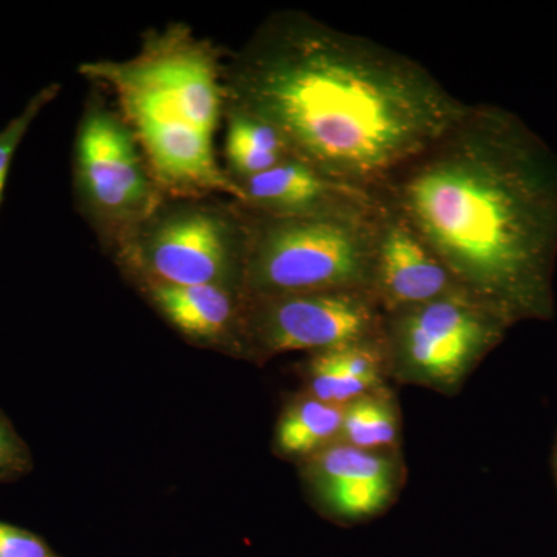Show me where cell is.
Listing matches in <instances>:
<instances>
[{
  "instance_id": "4fadbf2b",
  "label": "cell",
  "mask_w": 557,
  "mask_h": 557,
  "mask_svg": "<svg viewBox=\"0 0 557 557\" xmlns=\"http://www.w3.org/2000/svg\"><path fill=\"white\" fill-rule=\"evenodd\" d=\"M347 406V405H346ZM346 406L304 395L282 412L274 445L285 457L307 458L341 438Z\"/></svg>"
},
{
  "instance_id": "e0dca14e",
  "label": "cell",
  "mask_w": 557,
  "mask_h": 557,
  "mask_svg": "<svg viewBox=\"0 0 557 557\" xmlns=\"http://www.w3.org/2000/svg\"><path fill=\"white\" fill-rule=\"evenodd\" d=\"M60 94L61 84L51 83L49 86L42 87L33 95L20 115L14 116L3 129H0V205H2L3 190H5L11 163H13L21 143L24 141L25 135H27L35 120L38 119L39 113L51 101L57 100Z\"/></svg>"
},
{
  "instance_id": "5bb4252c",
  "label": "cell",
  "mask_w": 557,
  "mask_h": 557,
  "mask_svg": "<svg viewBox=\"0 0 557 557\" xmlns=\"http://www.w3.org/2000/svg\"><path fill=\"white\" fill-rule=\"evenodd\" d=\"M225 171L234 183L273 170L288 160L276 132L236 112H225Z\"/></svg>"
},
{
  "instance_id": "30bf717a",
  "label": "cell",
  "mask_w": 557,
  "mask_h": 557,
  "mask_svg": "<svg viewBox=\"0 0 557 557\" xmlns=\"http://www.w3.org/2000/svg\"><path fill=\"white\" fill-rule=\"evenodd\" d=\"M307 479L333 516L372 518L386 508L397 486V465L383 450L333 443L306 458Z\"/></svg>"
},
{
  "instance_id": "277c9868",
  "label": "cell",
  "mask_w": 557,
  "mask_h": 557,
  "mask_svg": "<svg viewBox=\"0 0 557 557\" xmlns=\"http://www.w3.org/2000/svg\"><path fill=\"white\" fill-rule=\"evenodd\" d=\"M247 211L245 296L373 293L381 222L376 197L313 214Z\"/></svg>"
},
{
  "instance_id": "5b68a950",
  "label": "cell",
  "mask_w": 557,
  "mask_h": 557,
  "mask_svg": "<svg viewBox=\"0 0 557 557\" xmlns=\"http://www.w3.org/2000/svg\"><path fill=\"white\" fill-rule=\"evenodd\" d=\"M247 248L248 211L239 201L166 197L112 255L138 287L220 285L242 289Z\"/></svg>"
},
{
  "instance_id": "8992f818",
  "label": "cell",
  "mask_w": 557,
  "mask_h": 557,
  "mask_svg": "<svg viewBox=\"0 0 557 557\" xmlns=\"http://www.w3.org/2000/svg\"><path fill=\"white\" fill-rule=\"evenodd\" d=\"M73 146V189L81 214L115 251L166 199L119 109L91 91Z\"/></svg>"
},
{
  "instance_id": "3957f363",
  "label": "cell",
  "mask_w": 557,
  "mask_h": 557,
  "mask_svg": "<svg viewBox=\"0 0 557 557\" xmlns=\"http://www.w3.org/2000/svg\"><path fill=\"white\" fill-rule=\"evenodd\" d=\"M223 50L185 22L143 36L123 61H89L78 72L115 97L116 109L166 197H228L244 203L239 186L215 152L225 121Z\"/></svg>"
},
{
  "instance_id": "ac0fdd59",
  "label": "cell",
  "mask_w": 557,
  "mask_h": 557,
  "mask_svg": "<svg viewBox=\"0 0 557 557\" xmlns=\"http://www.w3.org/2000/svg\"><path fill=\"white\" fill-rule=\"evenodd\" d=\"M32 467L30 449L0 410V482L24 478Z\"/></svg>"
},
{
  "instance_id": "52a82bcc",
  "label": "cell",
  "mask_w": 557,
  "mask_h": 557,
  "mask_svg": "<svg viewBox=\"0 0 557 557\" xmlns=\"http://www.w3.org/2000/svg\"><path fill=\"white\" fill-rule=\"evenodd\" d=\"M511 327L504 314L463 289H454L384 314L387 370L410 383L456 391Z\"/></svg>"
},
{
  "instance_id": "8fae6325",
  "label": "cell",
  "mask_w": 557,
  "mask_h": 557,
  "mask_svg": "<svg viewBox=\"0 0 557 557\" xmlns=\"http://www.w3.org/2000/svg\"><path fill=\"white\" fill-rule=\"evenodd\" d=\"M185 338L203 346L244 350L245 296L220 285L149 284L138 287Z\"/></svg>"
},
{
  "instance_id": "9a60e30c",
  "label": "cell",
  "mask_w": 557,
  "mask_h": 557,
  "mask_svg": "<svg viewBox=\"0 0 557 557\" xmlns=\"http://www.w3.org/2000/svg\"><path fill=\"white\" fill-rule=\"evenodd\" d=\"M397 410L384 391L348 403L339 442L366 450H384L397 442Z\"/></svg>"
},
{
  "instance_id": "7c38bea8",
  "label": "cell",
  "mask_w": 557,
  "mask_h": 557,
  "mask_svg": "<svg viewBox=\"0 0 557 557\" xmlns=\"http://www.w3.org/2000/svg\"><path fill=\"white\" fill-rule=\"evenodd\" d=\"M244 207L263 214H313L372 199V194L333 182L293 159L273 170L237 182Z\"/></svg>"
},
{
  "instance_id": "6da1fadb",
  "label": "cell",
  "mask_w": 557,
  "mask_h": 557,
  "mask_svg": "<svg viewBox=\"0 0 557 557\" xmlns=\"http://www.w3.org/2000/svg\"><path fill=\"white\" fill-rule=\"evenodd\" d=\"M223 75L225 112L265 124L289 159L372 196L468 106L408 54L298 10L263 21Z\"/></svg>"
},
{
  "instance_id": "2e32d148",
  "label": "cell",
  "mask_w": 557,
  "mask_h": 557,
  "mask_svg": "<svg viewBox=\"0 0 557 557\" xmlns=\"http://www.w3.org/2000/svg\"><path fill=\"white\" fill-rule=\"evenodd\" d=\"M306 379L309 383L307 395L330 405L346 406L362 395L373 392L364 383L351 379L344 372L335 348L313 354L307 362Z\"/></svg>"
},
{
  "instance_id": "7a4b0ae2",
  "label": "cell",
  "mask_w": 557,
  "mask_h": 557,
  "mask_svg": "<svg viewBox=\"0 0 557 557\" xmlns=\"http://www.w3.org/2000/svg\"><path fill=\"white\" fill-rule=\"evenodd\" d=\"M375 197L512 325L555 317L557 153L515 112L468 104Z\"/></svg>"
},
{
  "instance_id": "ba28073f",
  "label": "cell",
  "mask_w": 557,
  "mask_h": 557,
  "mask_svg": "<svg viewBox=\"0 0 557 557\" xmlns=\"http://www.w3.org/2000/svg\"><path fill=\"white\" fill-rule=\"evenodd\" d=\"M383 310L366 289L245 296V355L318 354L383 341Z\"/></svg>"
},
{
  "instance_id": "ffe728a7",
  "label": "cell",
  "mask_w": 557,
  "mask_h": 557,
  "mask_svg": "<svg viewBox=\"0 0 557 557\" xmlns=\"http://www.w3.org/2000/svg\"><path fill=\"white\" fill-rule=\"evenodd\" d=\"M555 471H556V482H557V443L555 448Z\"/></svg>"
},
{
  "instance_id": "d6986e66",
  "label": "cell",
  "mask_w": 557,
  "mask_h": 557,
  "mask_svg": "<svg viewBox=\"0 0 557 557\" xmlns=\"http://www.w3.org/2000/svg\"><path fill=\"white\" fill-rule=\"evenodd\" d=\"M0 557H62L46 539L0 520Z\"/></svg>"
},
{
  "instance_id": "9c48e42d",
  "label": "cell",
  "mask_w": 557,
  "mask_h": 557,
  "mask_svg": "<svg viewBox=\"0 0 557 557\" xmlns=\"http://www.w3.org/2000/svg\"><path fill=\"white\" fill-rule=\"evenodd\" d=\"M373 295L384 314L448 295L457 284L408 220L380 200ZM461 289V288H460Z\"/></svg>"
}]
</instances>
